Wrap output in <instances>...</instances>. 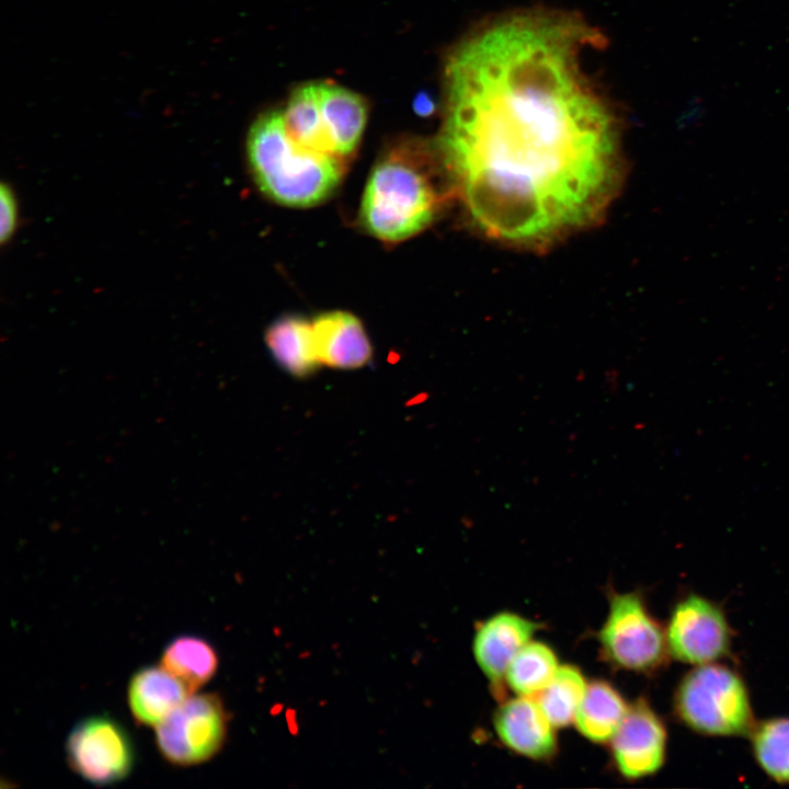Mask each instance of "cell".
I'll return each mask as SVG.
<instances>
[{
  "instance_id": "cell-20",
  "label": "cell",
  "mask_w": 789,
  "mask_h": 789,
  "mask_svg": "<svg viewBox=\"0 0 789 789\" xmlns=\"http://www.w3.org/2000/svg\"><path fill=\"white\" fill-rule=\"evenodd\" d=\"M586 687L578 667L560 665L550 683L533 698L554 728H564L574 722Z\"/></svg>"
},
{
  "instance_id": "cell-11",
  "label": "cell",
  "mask_w": 789,
  "mask_h": 789,
  "mask_svg": "<svg viewBox=\"0 0 789 789\" xmlns=\"http://www.w3.org/2000/svg\"><path fill=\"white\" fill-rule=\"evenodd\" d=\"M493 725L500 741L516 754L542 761L556 753L554 727L533 697L518 696L502 702Z\"/></svg>"
},
{
  "instance_id": "cell-1",
  "label": "cell",
  "mask_w": 789,
  "mask_h": 789,
  "mask_svg": "<svg viewBox=\"0 0 789 789\" xmlns=\"http://www.w3.org/2000/svg\"><path fill=\"white\" fill-rule=\"evenodd\" d=\"M593 37L576 19L522 13L449 57L438 153L489 237L542 249L594 224L613 199L616 124L579 60Z\"/></svg>"
},
{
  "instance_id": "cell-5",
  "label": "cell",
  "mask_w": 789,
  "mask_h": 789,
  "mask_svg": "<svg viewBox=\"0 0 789 789\" xmlns=\"http://www.w3.org/2000/svg\"><path fill=\"white\" fill-rule=\"evenodd\" d=\"M598 640L606 661L627 671L655 672L670 655L665 630L636 592L610 594Z\"/></svg>"
},
{
  "instance_id": "cell-19",
  "label": "cell",
  "mask_w": 789,
  "mask_h": 789,
  "mask_svg": "<svg viewBox=\"0 0 789 789\" xmlns=\"http://www.w3.org/2000/svg\"><path fill=\"white\" fill-rule=\"evenodd\" d=\"M559 666L549 645L530 640L511 661L505 683L517 696L534 697L550 683Z\"/></svg>"
},
{
  "instance_id": "cell-15",
  "label": "cell",
  "mask_w": 789,
  "mask_h": 789,
  "mask_svg": "<svg viewBox=\"0 0 789 789\" xmlns=\"http://www.w3.org/2000/svg\"><path fill=\"white\" fill-rule=\"evenodd\" d=\"M265 342L281 367L293 376L306 377L320 365L311 322L300 316L275 320L265 332Z\"/></svg>"
},
{
  "instance_id": "cell-13",
  "label": "cell",
  "mask_w": 789,
  "mask_h": 789,
  "mask_svg": "<svg viewBox=\"0 0 789 789\" xmlns=\"http://www.w3.org/2000/svg\"><path fill=\"white\" fill-rule=\"evenodd\" d=\"M192 694L184 683L161 665L146 666L132 676L127 700L139 724L157 727Z\"/></svg>"
},
{
  "instance_id": "cell-10",
  "label": "cell",
  "mask_w": 789,
  "mask_h": 789,
  "mask_svg": "<svg viewBox=\"0 0 789 789\" xmlns=\"http://www.w3.org/2000/svg\"><path fill=\"white\" fill-rule=\"evenodd\" d=\"M541 627L512 611L496 613L477 627L473 656L500 700L504 696L505 673L511 661Z\"/></svg>"
},
{
  "instance_id": "cell-6",
  "label": "cell",
  "mask_w": 789,
  "mask_h": 789,
  "mask_svg": "<svg viewBox=\"0 0 789 789\" xmlns=\"http://www.w3.org/2000/svg\"><path fill=\"white\" fill-rule=\"evenodd\" d=\"M227 728L228 716L216 694H192L157 725V746L173 765L202 764L220 751Z\"/></svg>"
},
{
  "instance_id": "cell-14",
  "label": "cell",
  "mask_w": 789,
  "mask_h": 789,
  "mask_svg": "<svg viewBox=\"0 0 789 789\" xmlns=\"http://www.w3.org/2000/svg\"><path fill=\"white\" fill-rule=\"evenodd\" d=\"M325 127L336 153L347 158L362 138L367 122V103L359 94L331 82H315Z\"/></svg>"
},
{
  "instance_id": "cell-2",
  "label": "cell",
  "mask_w": 789,
  "mask_h": 789,
  "mask_svg": "<svg viewBox=\"0 0 789 789\" xmlns=\"http://www.w3.org/2000/svg\"><path fill=\"white\" fill-rule=\"evenodd\" d=\"M439 161L418 140H402L385 151L362 198V226L385 242L405 240L426 228L451 193L438 184L445 170Z\"/></svg>"
},
{
  "instance_id": "cell-9",
  "label": "cell",
  "mask_w": 789,
  "mask_h": 789,
  "mask_svg": "<svg viewBox=\"0 0 789 789\" xmlns=\"http://www.w3.org/2000/svg\"><path fill=\"white\" fill-rule=\"evenodd\" d=\"M618 771L627 779L651 776L666 757L667 732L664 722L644 699L631 704L609 741Z\"/></svg>"
},
{
  "instance_id": "cell-23",
  "label": "cell",
  "mask_w": 789,
  "mask_h": 789,
  "mask_svg": "<svg viewBox=\"0 0 789 789\" xmlns=\"http://www.w3.org/2000/svg\"><path fill=\"white\" fill-rule=\"evenodd\" d=\"M413 107L420 115H430L434 110V104L427 94L421 93L414 99Z\"/></svg>"
},
{
  "instance_id": "cell-7",
  "label": "cell",
  "mask_w": 789,
  "mask_h": 789,
  "mask_svg": "<svg viewBox=\"0 0 789 789\" xmlns=\"http://www.w3.org/2000/svg\"><path fill=\"white\" fill-rule=\"evenodd\" d=\"M65 748L72 771L95 786L125 779L135 764L130 735L118 721L106 716L79 721L70 731Z\"/></svg>"
},
{
  "instance_id": "cell-4",
  "label": "cell",
  "mask_w": 789,
  "mask_h": 789,
  "mask_svg": "<svg viewBox=\"0 0 789 789\" xmlns=\"http://www.w3.org/2000/svg\"><path fill=\"white\" fill-rule=\"evenodd\" d=\"M674 712L684 725L708 736L748 735L755 724L744 679L717 662L696 665L684 675Z\"/></svg>"
},
{
  "instance_id": "cell-12",
  "label": "cell",
  "mask_w": 789,
  "mask_h": 789,
  "mask_svg": "<svg viewBox=\"0 0 789 789\" xmlns=\"http://www.w3.org/2000/svg\"><path fill=\"white\" fill-rule=\"evenodd\" d=\"M311 325L320 364L354 369L366 365L371 358V344L362 322L354 315L329 311L318 316Z\"/></svg>"
},
{
  "instance_id": "cell-18",
  "label": "cell",
  "mask_w": 789,
  "mask_h": 789,
  "mask_svg": "<svg viewBox=\"0 0 789 789\" xmlns=\"http://www.w3.org/2000/svg\"><path fill=\"white\" fill-rule=\"evenodd\" d=\"M160 665L195 693L216 674L218 655L205 639L180 636L167 644Z\"/></svg>"
},
{
  "instance_id": "cell-3",
  "label": "cell",
  "mask_w": 789,
  "mask_h": 789,
  "mask_svg": "<svg viewBox=\"0 0 789 789\" xmlns=\"http://www.w3.org/2000/svg\"><path fill=\"white\" fill-rule=\"evenodd\" d=\"M250 169L259 188L289 207L325 201L344 174V158L308 149L287 134L282 111L261 114L247 138Z\"/></svg>"
},
{
  "instance_id": "cell-16",
  "label": "cell",
  "mask_w": 789,
  "mask_h": 789,
  "mask_svg": "<svg viewBox=\"0 0 789 789\" xmlns=\"http://www.w3.org/2000/svg\"><path fill=\"white\" fill-rule=\"evenodd\" d=\"M629 705L607 682L587 684L574 723L579 732L594 743L609 742L621 724Z\"/></svg>"
},
{
  "instance_id": "cell-22",
  "label": "cell",
  "mask_w": 789,
  "mask_h": 789,
  "mask_svg": "<svg viewBox=\"0 0 789 789\" xmlns=\"http://www.w3.org/2000/svg\"><path fill=\"white\" fill-rule=\"evenodd\" d=\"M0 201V241L5 244L13 237L18 225V202L13 190L7 183L1 184Z\"/></svg>"
},
{
  "instance_id": "cell-21",
  "label": "cell",
  "mask_w": 789,
  "mask_h": 789,
  "mask_svg": "<svg viewBox=\"0 0 789 789\" xmlns=\"http://www.w3.org/2000/svg\"><path fill=\"white\" fill-rule=\"evenodd\" d=\"M748 735L762 770L778 784H789V717L755 722Z\"/></svg>"
},
{
  "instance_id": "cell-17",
  "label": "cell",
  "mask_w": 789,
  "mask_h": 789,
  "mask_svg": "<svg viewBox=\"0 0 789 789\" xmlns=\"http://www.w3.org/2000/svg\"><path fill=\"white\" fill-rule=\"evenodd\" d=\"M283 116L286 132L295 142L338 155L321 115L315 83H306L291 92Z\"/></svg>"
},
{
  "instance_id": "cell-8",
  "label": "cell",
  "mask_w": 789,
  "mask_h": 789,
  "mask_svg": "<svg viewBox=\"0 0 789 789\" xmlns=\"http://www.w3.org/2000/svg\"><path fill=\"white\" fill-rule=\"evenodd\" d=\"M665 634L670 655L694 666L717 662L731 653L732 630L723 609L695 593L675 604Z\"/></svg>"
}]
</instances>
